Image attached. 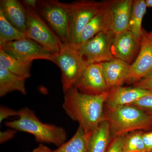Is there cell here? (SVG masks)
<instances>
[{
  "label": "cell",
  "mask_w": 152,
  "mask_h": 152,
  "mask_svg": "<svg viewBox=\"0 0 152 152\" xmlns=\"http://www.w3.org/2000/svg\"><path fill=\"white\" fill-rule=\"evenodd\" d=\"M108 92L87 94L72 87L64 93L63 109L71 119L78 123L85 133L90 134L106 120L105 103Z\"/></svg>",
  "instance_id": "obj_1"
},
{
  "label": "cell",
  "mask_w": 152,
  "mask_h": 152,
  "mask_svg": "<svg viewBox=\"0 0 152 152\" xmlns=\"http://www.w3.org/2000/svg\"><path fill=\"white\" fill-rule=\"evenodd\" d=\"M18 111V118L5 122L6 126L31 134L36 142L41 144H53L59 147L66 141L67 134L64 128L42 122L34 112L27 107Z\"/></svg>",
  "instance_id": "obj_2"
},
{
  "label": "cell",
  "mask_w": 152,
  "mask_h": 152,
  "mask_svg": "<svg viewBox=\"0 0 152 152\" xmlns=\"http://www.w3.org/2000/svg\"><path fill=\"white\" fill-rule=\"evenodd\" d=\"M105 113L112 139L134 131L152 130V114L135 106L126 105L115 108L105 106Z\"/></svg>",
  "instance_id": "obj_3"
},
{
  "label": "cell",
  "mask_w": 152,
  "mask_h": 152,
  "mask_svg": "<svg viewBox=\"0 0 152 152\" xmlns=\"http://www.w3.org/2000/svg\"><path fill=\"white\" fill-rule=\"evenodd\" d=\"M36 10L63 45H69L71 3L61 2L57 0H37Z\"/></svg>",
  "instance_id": "obj_4"
},
{
  "label": "cell",
  "mask_w": 152,
  "mask_h": 152,
  "mask_svg": "<svg viewBox=\"0 0 152 152\" xmlns=\"http://www.w3.org/2000/svg\"><path fill=\"white\" fill-rule=\"evenodd\" d=\"M51 61L61 71L64 93L73 86L87 66L75 47L70 45H63L59 52L53 55Z\"/></svg>",
  "instance_id": "obj_5"
},
{
  "label": "cell",
  "mask_w": 152,
  "mask_h": 152,
  "mask_svg": "<svg viewBox=\"0 0 152 152\" xmlns=\"http://www.w3.org/2000/svg\"><path fill=\"white\" fill-rule=\"evenodd\" d=\"M22 3L27 11L26 32L27 38L35 41L54 54L58 53L64 45L40 17L35 8Z\"/></svg>",
  "instance_id": "obj_6"
},
{
  "label": "cell",
  "mask_w": 152,
  "mask_h": 152,
  "mask_svg": "<svg viewBox=\"0 0 152 152\" xmlns=\"http://www.w3.org/2000/svg\"><path fill=\"white\" fill-rule=\"evenodd\" d=\"M114 36L110 30H107L98 34L84 43L74 46L86 65L106 62L115 58L112 53Z\"/></svg>",
  "instance_id": "obj_7"
},
{
  "label": "cell",
  "mask_w": 152,
  "mask_h": 152,
  "mask_svg": "<svg viewBox=\"0 0 152 152\" xmlns=\"http://www.w3.org/2000/svg\"><path fill=\"white\" fill-rule=\"evenodd\" d=\"M71 4L69 39L70 45H73L86 26L103 7L104 1L82 0Z\"/></svg>",
  "instance_id": "obj_8"
},
{
  "label": "cell",
  "mask_w": 152,
  "mask_h": 152,
  "mask_svg": "<svg viewBox=\"0 0 152 152\" xmlns=\"http://www.w3.org/2000/svg\"><path fill=\"white\" fill-rule=\"evenodd\" d=\"M8 54L22 61L32 62L37 59L51 61L54 54L29 38L8 42L0 45Z\"/></svg>",
  "instance_id": "obj_9"
},
{
  "label": "cell",
  "mask_w": 152,
  "mask_h": 152,
  "mask_svg": "<svg viewBox=\"0 0 152 152\" xmlns=\"http://www.w3.org/2000/svg\"><path fill=\"white\" fill-rule=\"evenodd\" d=\"M152 73V39L148 32L143 28L140 52L130 65L127 83L139 81Z\"/></svg>",
  "instance_id": "obj_10"
},
{
  "label": "cell",
  "mask_w": 152,
  "mask_h": 152,
  "mask_svg": "<svg viewBox=\"0 0 152 152\" xmlns=\"http://www.w3.org/2000/svg\"><path fill=\"white\" fill-rule=\"evenodd\" d=\"M73 86L83 94L92 95L102 94L110 90L105 80L101 64L86 66Z\"/></svg>",
  "instance_id": "obj_11"
},
{
  "label": "cell",
  "mask_w": 152,
  "mask_h": 152,
  "mask_svg": "<svg viewBox=\"0 0 152 152\" xmlns=\"http://www.w3.org/2000/svg\"><path fill=\"white\" fill-rule=\"evenodd\" d=\"M141 47V39L136 37L130 31L114 35L112 53L115 58L131 64L137 56Z\"/></svg>",
  "instance_id": "obj_12"
},
{
  "label": "cell",
  "mask_w": 152,
  "mask_h": 152,
  "mask_svg": "<svg viewBox=\"0 0 152 152\" xmlns=\"http://www.w3.org/2000/svg\"><path fill=\"white\" fill-rule=\"evenodd\" d=\"M110 30L114 35L127 31L133 0L107 1Z\"/></svg>",
  "instance_id": "obj_13"
},
{
  "label": "cell",
  "mask_w": 152,
  "mask_h": 152,
  "mask_svg": "<svg viewBox=\"0 0 152 152\" xmlns=\"http://www.w3.org/2000/svg\"><path fill=\"white\" fill-rule=\"evenodd\" d=\"M151 92L136 87H116L110 90L106 98L105 106L115 108L130 105Z\"/></svg>",
  "instance_id": "obj_14"
},
{
  "label": "cell",
  "mask_w": 152,
  "mask_h": 152,
  "mask_svg": "<svg viewBox=\"0 0 152 152\" xmlns=\"http://www.w3.org/2000/svg\"><path fill=\"white\" fill-rule=\"evenodd\" d=\"M101 64L105 80L110 90L127 83L130 64L116 58Z\"/></svg>",
  "instance_id": "obj_15"
},
{
  "label": "cell",
  "mask_w": 152,
  "mask_h": 152,
  "mask_svg": "<svg viewBox=\"0 0 152 152\" xmlns=\"http://www.w3.org/2000/svg\"><path fill=\"white\" fill-rule=\"evenodd\" d=\"M110 12L107 1H106L103 7L86 26L73 45L84 43L98 34L110 30Z\"/></svg>",
  "instance_id": "obj_16"
},
{
  "label": "cell",
  "mask_w": 152,
  "mask_h": 152,
  "mask_svg": "<svg viewBox=\"0 0 152 152\" xmlns=\"http://www.w3.org/2000/svg\"><path fill=\"white\" fill-rule=\"evenodd\" d=\"M0 10L12 26L26 34L27 11L22 2L17 0H1Z\"/></svg>",
  "instance_id": "obj_17"
},
{
  "label": "cell",
  "mask_w": 152,
  "mask_h": 152,
  "mask_svg": "<svg viewBox=\"0 0 152 152\" xmlns=\"http://www.w3.org/2000/svg\"><path fill=\"white\" fill-rule=\"evenodd\" d=\"M111 140L110 126L105 120L90 133L88 152H106Z\"/></svg>",
  "instance_id": "obj_18"
},
{
  "label": "cell",
  "mask_w": 152,
  "mask_h": 152,
  "mask_svg": "<svg viewBox=\"0 0 152 152\" xmlns=\"http://www.w3.org/2000/svg\"><path fill=\"white\" fill-rule=\"evenodd\" d=\"M26 79L0 68V97H3L9 93L15 91L26 95Z\"/></svg>",
  "instance_id": "obj_19"
},
{
  "label": "cell",
  "mask_w": 152,
  "mask_h": 152,
  "mask_svg": "<svg viewBox=\"0 0 152 152\" xmlns=\"http://www.w3.org/2000/svg\"><path fill=\"white\" fill-rule=\"evenodd\" d=\"M31 61H22L8 54L0 49V68L17 75L28 79L31 76Z\"/></svg>",
  "instance_id": "obj_20"
},
{
  "label": "cell",
  "mask_w": 152,
  "mask_h": 152,
  "mask_svg": "<svg viewBox=\"0 0 152 152\" xmlns=\"http://www.w3.org/2000/svg\"><path fill=\"white\" fill-rule=\"evenodd\" d=\"M90 134L85 133L83 128L79 126L70 140L52 152H88Z\"/></svg>",
  "instance_id": "obj_21"
},
{
  "label": "cell",
  "mask_w": 152,
  "mask_h": 152,
  "mask_svg": "<svg viewBox=\"0 0 152 152\" xmlns=\"http://www.w3.org/2000/svg\"><path fill=\"white\" fill-rule=\"evenodd\" d=\"M147 8L145 0L133 1L128 30L139 39L141 37L143 30L142 21Z\"/></svg>",
  "instance_id": "obj_22"
},
{
  "label": "cell",
  "mask_w": 152,
  "mask_h": 152,
  "mask_svg": "<svg viewBox=\"0 0 152 152\" xmlns=\"http://www.w3.org/2000/svg\"><path fill=\"white\" fill-rule=\"evenodd\" d=\"M27 38L25 33L20 31L6 19L0 10V45L12 41Z\"/></svg>",
  "instance_id": "obj_23"
},
{
  "label": "cell",
  "mask_w": 152,
  "mask_h": 152,
  "mask_svg": "<svg viewBox=\"0 0 152 152\" xmlns=\"http://www.w3.org/2000/svg\"><path fill=\"white\" fill-rule=\"evenodd\" d=\"M143 132L134 131L125 135L124 152H145L142 139Z\"/></svg>",
  "instance_id": "obj_24"
},
{
  "label": "cell",
  "mask_w": 152,
  "mask_h": 152,
  "mask_svg": "<svg viewBox=\"0 0 152 152\" xmlns=\"http://www.w3.org/2000/svg\"><path fill=\"white\" fill-rule=\"evenodd\" d=\"M130 105L135 106L148 113L152 114V93L144 96Z\"/></svg>",
  "instance_id": "obj_25"
},
{
  "label": "cell",
  "mask_w": 152,
  "mask_h": 152,
  "mask_svg": "<svg viewBox=\"0 0 152 152\" xmlns=\"http://www.w3.org/2000/svg\"><path fill=\"white\" fill-rule=\"evenodd\" d=\"M126 134L112 139L106 152H124V141Z\"/></svg>",
  "instance_id": "obj_26"
},
{
  "label": "cell",
  "mask_w": 152,
  "mask_h": 152,
  "mask_svg": "<svg viewBox=\"0 0 152 152\" xmlns=\"http://www.w3.org/2000/svg\"><path fill=\"white\" fill-rule=\"evenodd\" d=\"M133 86L152 93V73L136 82L133 85Z\"/></svg>",
  "instance_id": "obj_27"
},
{
  "label": "cell",
  "mask_w": 152,
  "mask_h": 152,
  "mask_svg": "<svg viewBox=\"0 0 152 152\" xmlns=\"http://www.w3.org/2000/svg\"><path fill=\"white\" fill-rule=\"evenodd\" d=\"M18 111L10 108L8 107L1 105L0 107V123L10 117L18 116Z\"/></svg>",
  "instance_id": "obj_28"
},
{
  "label": "cell",
  "mask_w": 152,
  "mask_h": 152,
  "mask_svg": "<svg viewBox=\"0 0 152 152\" xmlns=\"http://www.w3.org/2000/svg\"><path fill=\"white\" fill-rule=\"evenodd\" d=\"M142 139L145 152H152V130L144 132Z\"/></svg>",
  "instance_id": "obj_29"
},
{
  "label": "cell",
  "mask_w": 152,
  "mask_h": 152,
  "mask_svg": "<svg viewBox=\"0 0 152 152\" xmlns=\"http://www.w3.org/2000/svg\"><path fill=\"white\" fill-rule=\"evenodd\" d=\"M18 132L16 130L10 129L0 132V143H4L13 138Z\"/></svg>",
  "instance_id": "obj_30"
},
{
  "label": "cell",
  "mask_w": 152,
  "mask_h": 152,
  "mask_svg": "<svg viewBox=\"0 0 152 152\" xmlns=\"http://www.w3.org/2000/svg\"><path fill=\"white\" fill-rule=\"evenodd\" d=\"M52 150L47 146L40 144L34 150L33 152H52Z\"/></svg>",
  "instance_id": "obj_31"
},
{
  "label": "cell",
  "mask_w": 152,
  "mask_h": 152,
  "mask_svg": "<svg viewBox=\"0 0 152 152\" xmlns=\"http://www.w3.org/2000/svg\"><path fill=\"white\" fill-rule=\"evenodd\" d=\"M147 7H152V0H145Z\"/></svg>",
  "instance_id": "obj_32"
},
{
  "label": "cell",
  "mask_w": 152,
  "mask_h": 152,
  "mask_svg": "<svg viewBox=\"0 0 152 152\" xmlns=\"http://www.w3.org/2000/svg\"><path fill=\"white\" fill-rule=\"evenodd\" d=\"M148 34L150 37L152 39V31H151L150 32H148Z\"/></svg>",
  "instance_id": "obj_33"
},
{
  "label": "cell",
  "mask_w": 152,
  "mask_h": 152,
  "mask_svg": "<svg viewBox=\"0 0 152 152\" xmlns=\"http://www.w3.org/2000/svg\"></svg>",
  "instance_id": "obj_34"
}]
</instances>
